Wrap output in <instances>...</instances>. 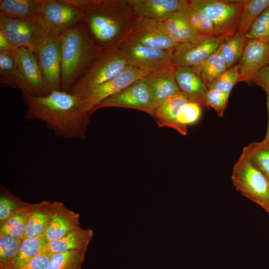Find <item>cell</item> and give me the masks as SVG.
<instances>
[{
	"mask_svg": "<svg viewBox=\"0 0 269 269\" xmlns=\"http://www.w3.org/2000/svg\"><path fill=\"white\" fill-rule=\"evenodd\" d=\"M22 95L27 105L26 120L43 122L58 136L86 138L91 116L82 110L79 97L62 90L43 96Z\"/></svg>",
	"mask_w": 269,
	"mask_h": 269,
	"instance_id": "cell-1",
	"label": "cell"
},
{
	"mask_svg": "<svg viewBox=\"0 0 269 269\" xmlns=\"http://www.w3.org/2000/svg\"><path fill=\"white\" fill-rule=\"evenodd\" d=\"M269 5V0H243L237 33L246 35L257 18Z\"/></svg>",
	"mask_w": 269,
	"mask_h": 269,
	"instance_id": "cell-30",
	"label": "cell"
},
{
	"mask_svg": "<svg viewBox=\"0 0 269 269\" xmlns=\"http://www.w3.org/2000/svg\"><path fill=\"white\" fill-rule=\"evenodd\" d=\"M87 249L52 254L48 269H82Z\"/></svg>",
	"mask_w": 269,
	"mask_h": 269,
	"instance_id": "cell-32",
	"label": "cell"
},
{
	"mask_svg": "<svg viewBox=\"0 0 269 269\" xmlns=\"http://www.w3.org/2000/svg\"><path fill=\"white\" fill-rule=\"evenodd\" d=\"M246 37L247 40L258 39L269 43V5L254 22Z\"/></svg>",
	"mask_w": 269,
	"mask_h": 269,
	"instance_id": "cell-37",
	"label": "cell"
},
{
	"mask_svg": "<svg viewBox=\"0 0 269 269\" xmlns=\"http://www.w3.org/2000/svg\"><path fill=\"white\" fill-rule=\"evenodd\" d=\"M127 66L120 47L104 49L69 93L83 100L95 89L115 77Z\"/></svg>",
	"mask_w": 269,
	"mask_h": 269,
	"instance_id": "cell-4",
	"label": "cell"
},
{
	"mask_svg": "<svg viewBox=\"0 0 269 269\" xmlns=\"http://www.w3.org/2000/svg\"><path fill=\"white\" fill-rule=\"evenodd\" d=\"M128 66L150 73L173 63V49L149 48L125 41L120 46Z\"/></svg>",
	"mask_w": 269,
	"mask_h": 269,
	"instance_id": "cell-8",
	"label": "cell"
},
{
	"mask_svg": "<svg viewBox=\"0 0 269 269\" xmlns=\"http://www.w3.org/2000/svg\"><path fill=\"white\" fill-rule=\"evenodd\" d=\"M125 41L161 50H173L179 44L169 37L160 21L141 17H137Z\"/></svg>",
	"mask_w": 269,
	"mask_h": 269,
	"instance_id": "cell-12",
	"label": "cell"
},
{
	"mask_svg": "<svg viewBox=\"0 0 269 269\" xmlns=\"http://www.w3.org/2000/svg\"><path fill=\"white\" fill-rule=\"evenodd\" d=\"M208 88L227 69V67L219 48L202 62L192 68Z\"/></svg>",
	"mask_w": 269,
	"mask_h": 269,
	"instance_id": "cell-27",
	"label": "cell"
},
{
	"mask_svg": "<svg viewBox=\"0 0 269 269\" xmlns=\"http://www.w3.org/2000/svg\"><path fill=\"white\" fill-rule=\"evenodd\" d=\"M145 76L102 101L92 110L91 115L101 108L121 107L135 109L151 116L154 102L149 92Z\"/></svg>",
	"mask_w": 269,
	"mask_h": 269,
	"instance_id": "cell-11",
	"label": "cell"
},
{
	"mask_svg": "<svg viewBox=\"0 0 269 269\" xmlns=\"http://www.w3.org/2000/svg\"><path fill=\"white\" fill-rule=\"evenodd\" d=\"M137 17L165 21L187 11V0H128Z\"/></svg>",
	"mask_w": 269,
	"mask_h": 269,
	"instance_id": "cell-16",
	"label": "cell"
},
{
	"mask_svg": "<svg viewBox=\"0 0 269 269\" xmlns=\"http://www.w3.org/2000/svg\"><path fill=\"white\" fill-rule=\"evenodd\" d=\"M186 12L165 21H160L169 37L178 44L194 43L205 39L194 30L189 22Z\"/></svg>",
	"mask_w": 269,
	"mask_h": 269,
	"instance_id": "cell-24",
	"label": "cell"
},
{
	"mask_svg": "<svg viewBox=\"0 0 269 269\" xmlns=\"http://www.w3.org/2000/svg\"><path fill=\"white\" fill-rule=\"evenodd\" d=\"M239 76L238 64L227 69L215 80L208 89H215L230 93L234 86L239 83Z\"/></svg>",
	"mask_w": 269,
	"mask_h": 269,
	"instance_id": "cell-38",
	"label": "cell"
},
{
	"mask_svg": "<svg viewBox=\"0 0 269 269\" xmlns=\"http://www.w3.org/2000/svg\"><path fill=\"white\" fill-rule=\"evenodd\" d=\"M212 22L216 36H232L238 30L243 0H190Z\"/></svg>",
	"mask_w": 269,
	"mask_h": 269,
	"instance_id": "cell-7",
	"label": "cell"
},
{
	"mask_svg": "<svg viewBox=\"0 0 269 269\" xmlns=\"http://www.w3.org/2000/svg\"><path fill=\"white\" fill-rule=\"evenodd\" d=\"M39 18L53 33L59 34L84 22V15L67 0H43Z\"/></svg>",
	"mask_w": 269,
	"mask_h": 269,
	"instance_id": "cell-10",
	"label": "cell"
},
{
	"mask_svg": "<svg viewBox=\"0 0 269 269\" xmlns=\"http://www.w3.org/2000/svg\"><path fill=\"white\" fill-rule=\"evenodd\" d=\"M174 64L150 73L145 76L154 103L162 101L180 91L175 78Z\"/></svg>",
	"mask_w": 269,
	"mask_h": 269,
	"instance_id": "cell-19",
	"label": "cell"
},
{
	"mask_svg": "<svg viewBox=\"0 0 269 269\" xmlns=\"http://www.w3.org/2000/svg\"><path fill=\"white\" fill-rule=\"evenodd\" d=\"M33 204H26L13 213L0 225V233L22 240Z\"/></svg>",
	"mask_w": 269,
	"mask_h": 269,
	"instance_id": "cell-28",
	"label": "cell"
},
{
	"mask_svg": "<svg viewBox=\"0 0 269 269\" xmlns=\"http://www.w3.org/2000/svg\"><path fill=\"white\" fill-rule=\"evenodd\" d=\"M186 14L191 25L200 37L207 38L216 36L210 19L200 10L192 5L190 0Z\"/></svg>",
	"mask_w": 269,
	"mask_h": 269,
	"instance_id": "cell-35",
	"label": "cell"
},
{
	"mask_svg": "<svg viewBox=\"0 0 269 269\" xmlns=\"http://www.w3.org/2000/svg\"><path fill=\"white\" fill-rule=\"evenodd\" d=\"M15 45L0 31V52L14 50Z\"/></svg>",
	"mask_w": 269,
	"mask_h": 269,
	"instance_id": "cell-43",
	"label": "cell"
},
{
	"mask_svg": "<svg viewBox=\"0 0 269 269\" xmlns=\"http://www.w3.org/2000/svg\"><path fill=\"white\" fill-rule=\"evenodd\" d=\"M79 228V214L58 202L45 235L48 242L51 241L59 239Z\"/></svg>",
	"mask_w": 269,
	"mask_h": 269,
	"instance_id": "cell-20",
	"label": "cell"
},
{
	"mask_svg": "<svg viewBox=\"0 0 269 269\" xmlns=\"http://www.w3.org/2000/svg\"><path fill=\"white\" fill-rule=\"evenodd\" d=\"M47 242L45 234L22 240L15 269L20 268L43 252L45 250Z\"/></svg>",
	"mask_w": 269,
	"mask_h": 269,
	"instance_id": "cell-33",
	"label": "cell"
},
{
	"mask_svg": "<svg viewBox=\"0 0 269 269\" xmlns=\"http://www.w3.org/2000/svg\"><path fill=\"white\" fill-rule=\"evenodd\" d=\"M51 255L45 250L17 269H48Z\"/></svg>",
	"mask_w": 269,
	"mask_h": 269,
	"instance_id": "cell-41",
	"label": "cell"
},
{
	"mask_svg": "<svg viewBox=\"0 0 269 269\" xmlns=\"http://www.w3.org/2000/svg\"><path fill=\"white\" fill-rule=\"evenodd\" d=\"M63 33L50 38L34 53L42 71L47 94L54 90H61V43Z\"/></svg>",
	"mask_w": 269,
	"mask_h": 269,
	"instance_id": "cell-9",
	"label": "cell"
},
{
	"mask_svg": "<svg viewBox=\"0 0 269 269\" xmlns=\"http://www.w3.org/2000/svg\"><path fill=\"white\" fill-rule=\"evenodd\" d=\"M81 10L94 40L104 49L120 47L137 16L128 0H67Z\"/></svg>",
	"mask_w": 269,
	"mask_h": 269,
	"instance_id": "cell-2",
	"label": "cell"
},
{
	"mask_svg": "<svg viewBox=\"0 0 269 269\" xmlns=\"http://www.w3.org/2000/svg\"><path fill=\"white\" fill-rule=\"evenodd\" d=\"M149 73L127 66L123 70L110 80L95 89L81 102L82 110L91 116V111L106 99L117 94L137 80Z\"/></svg>",
	"mask_w": 269,
	"mask_h": 269,
	"instance_id": "cell-13",
	"label": "cell"
},
{
	"mask_svg": "<svg viewBox=\"0 0 269 269\" xmlns=\"http://www.w3.org/2000/svg\"><path fill=\"white\" fill-rule=\"evenodd\" d=\"M22 241L0 233V269H15Z\"/></svg>",
	"mask_w": 269,
	"mask_h": 269,
	"instance_id": "cell-34",
	"label": "cell"
},
{
	"mask_svg": "<svg viewBox=\"0 0 269 269\" xmlns=\"http://www.w3.org/2000/svg\"><path fill=\"white\" fill-rule=\"evenodd\" d=\"M230 94L215 89H208L205 99L206 107L213 108L220 117H223Z\"/></svg>",
	"mask_w": 269,
	"mask_h": 269,
	"instance_id": "cell-40",
	"label": "cell"
},
{
	"mask_svg": "<svg viewBox=\"0 0 269 269\" xmlns=\"http://www.w3.org/2000/svg\"><path fill=\"white\" fill-rule=\"evenodd\" d=\"M26 204L2 186L0 197V226Z\"/></svg>",
	"mask_w": 269,
	"mask_h": 269,
	"instance_id": "cell-36",
	"label": "cell"
},
{
	"mask_svg": "<svg viewBox=\"0 0 269 269\" xmlns=\"http://www.w3.org/2000/svg\"><path fill=\"white\" fill-rule=\"evenodd\" d=\"M14 53L26 88V94L24 95H46L43 75L35 54L22 47L16 48Z\"/></svg>",
	"mask_w": 269,
	"mask_h": 269,
	"instance_id": "cell-17",
	"label": "cell"
},
{
	"mask_svg": "<svg viewBox=\"0 0 269 269\" xmlns=\"http://www.w3.org/2000/svg\"><path fill=\"white\" fill-rule=\"evenodd\" d=\"M201 106L197 103L188 101L183 105L178 113L177 120L181 125H187L196 123L201 115Z\"/></svg>",
	"mask_w": 269,
	"mask_h": 269,
	"instance_id": "cell-39",
	"label": "cell"
},
{
	"mask_svg": "<svg viewBox=\"0 0 269 269\" xmlns=\"http://www.w3.org/2000/svg\"><path fill=\"white\" fill-rule=\"evenodd\" d=\"M14 50L0 52V81L2 86L19 89L26 94V86L18 66Z\"/></svg>",
	"mask_w": 269,
	"mask_h": 269,
	"instance_id": "cell-25",
	"label": "cell"
},
{
	"mask_svg": "<svg viewBox=\"0 0 269 269\" xmlns=\"http://www.w3.org/2000/svg\"><path fill=\"white\" fill-rule=\"evenodd\" d=\"M0 31L15 45L35 53L53 33L39 17L28 20L0 15Z\"/></svg>",
	"mask_w": 269,
	"mask_h": 269,
	"instance_id": "cell-5",
	"label": "cell"
},
{
	"mask_svg": "<svg viewBox=\"0 0 269 269\" xmlns=\"http://www.w3.org/2000/svg\"><path fill=\"white\" fill-rule=\"evenodd\" d=\"M190 101L181 91L154 103L151 116L159 127H169L183 135L187 134V127L180 125L177 120L178 113L181 106Z\"/></svg>",
	"mask_w": 269,
	"mask_h": 269,
	"instance_id": "cell-18",
	"label": "cell"
},
{
	"mask_svg": "<svg viewBox=\"0 0 269 269\" xmlns=\"http://www.w3.org/2000/svg\"><path fill=\"white\" fill-rule=\"evenodd\" d=\"M267 105L268 112V125L264 140L269 141V96H267Z\"/></svg>",
	"mask_w": 269,
	"mask_h": 269,
	"instance_id": "cell-44",
	"label": "cell"
},
{
	"mask_svg": "<svg viewBox=\"0 0 269 269\" xmlns=\"http://www.w3.org/2000/svg\"><path fill=\"white\" fill-rule=\"evenodd\" d=\"M104 50L92 38L84 22L64 32L61 43V90L69 93Z\"/></svg>",
	"mask_w": 269,
	"mask_h": 269,
	"instance_id": "cell-3",
	"label": "cell"
},
{
	"mask_svg": "<svg viewBox=\"0 0 269 269\" xmlns=\"http://www.w3.org/2000/svg\"><path fill=\"white\" fill-rule=\"evenodd\" d=\"M175 78L180 91L190 101L206 107L208 89L192 68L176 67Z\"/></svg>",
	"mask_w": 269,
	"mask_h": 269,
	"instance_id": "cell-21",
	"label": "cell"
},
{
	"mask_svg": "<svg viewBox=\"0 0 269 269\" xmlns=\"http://www.w3.org/2000/svg\"><path fill=\"white\" fill-rule=\"evenodd\" d=\"M232 180L242 195L269 212V181L243 153L233 167Z\"/></svg>",
	"mask_w": 269,
	"mask_h": 269,
	"instance_id": "cell-6",
	"label": "cell"
},
{
	"mask_svg": "<svg viewBox=\"0 0 269 269\" xmlns=\"http://www.w3.org/2000/svg\"><path fill=\"white\" fill-rule=\"evenodd\" d=\"M246 41V35L236 33L227 37L222 43L221 52L227 69L239 63Z\"/></svg>",
	"mask_w": 269,
	"mask_h": 269,
	"instance_id": "cell-31",
	"label": "cell"
},
{
	"mask_svg": "<svg viewBox=\"0 0 269 269\" xmlns=\"http://www.w3.org/2000/svg\"><path fill=\"white\" fill-rule=\"evenodd\" d=\"M58 201H42L33 204L22 240L45 234Z\"/></svg>",
	"mask_w": 269,
	"mask_h": 269,
	"instance_id": "cell-22",
	"label": "cell"
},
{
	"mask_svg": "<svg viewBox=\"0 0 269 269\" xmlns=\"http://www.w3.org/2000/svg\"><path fill=\"white\" fill-rule=\"evenodd\" d=\"M242 153L269 181V141L250 143L243 149Z\"/></svg>",
	"mask_w": 269,
	"mask_h": 269,
	"instance_id": "cell-29",
	"label": "cell"
},
{
	"mask_svg": "<svg viewBox=\"0 0 269 269\" xmlns=\"http://www.w3.org/2000/svg\"><path fill=\"white\" fill-rule=\"evenodd\" d=\"M92 236V230H83L80 228L59 239L48 241L45 250L53 254L71 250L87 249Z\"/></svg>",
	"mask_w": 269,
	"mask_h": 269,
	"instance_id": "cell-26",
	"label": "cell"
},
{
	"mask_svg": "<svg viewBox=\"0 0 269 269\" xmlns=\"http://www.w3.org/2000/svg\"><path fill=\"white\" fill-rule=\"evenodd\" d=\"M269 65V43L258 39H247L238 63L239 82L252 84L256 74Z\"/></svg>",
	"mask_w": 269,
	"mask_h": 269,
	"instance_id": "cell-15",
	"label": "cell"
},
{
	"mask_svg": "<svg viewBox=\"0 0 269 269\" xmlns=\"http://www.w3.org/2000/svg\"><path fill=\"white\" fill-rule=\"evenodd\" d=\"M43 0H0V15L18 19L39 18Z\"/></svg>",
	"mask_w": 269,
	"mask_h": 269,
	"instance_id": "cell-23",
	"label": "cell"
},
{
	"mask_svg": "<svg viewBox=\"0 0 269 269\" xmlns=\"http://www.w3.org/2000/svg\"><path fill=\"white\" fill-rule=\"evenodd\" d=\"M269 214V212H268Z\"/></svg>",
	"mask_w": 269,
	"mask_h": 269,
	"instance_id": "cell-45",
	"label": "cell"
},
{
	"mask_svg": "<svg viewBox=\"0 0 269 269\" xmlns=\"http://www.w3.org/2000/svg\"><path fill=\"white\" fill-rule=\"evenodd\" d=\"M252 84L262 88L269 96V65L259 71L254 77Z\"/></svg>",
	"mask_w": 269,
	"mask_h": 269,
	"instance_id": "cell-42",
	"label": "cell"
},
{
	"mask_svg": "<svg viewBox=\"0 0 269 269\" xmlns=\"http://www.w3.org/2000/svg\"><path fill=\"white\" fill-rule=\"evenodd\" d=\"M229 36H216L194 43L179 44L173 49L174 65L176 67H195L215 53Z\"/></svg>",
	"mask_w": 269,
	"mask_h": 269,
	"instance_id": "cell-14",
	"label": "cell"
}]
</instances>
